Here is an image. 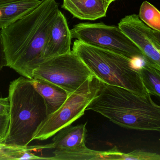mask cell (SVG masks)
<instances>
[{
  "mask_svg": "<svg viewBox=\"0 0 160 160\" xmlns=\"http://www.w3.org/2000/svg\"><path fill=\"white\" fill-rule=\"evenodd\" d=\"M59 10L56 0H43L28 15L1 30L7 66L33 79L34 70L43 62L44 49Z\"/></svg>",
  "mask_w": 160,
  "mask_h": 160,
  "instance_id": "1",
  "label": "cell"
},
{
  "mask_svg": "<svg viewBox=\"0 0 160 160\" xmlns=\"http://www.w3.org/2000/svg\"><path fill=\"white\" fill-rule=\"evenodd\" d=\"M87 110L100 114L122 127L160 132V105L149 93L141 95L104 84Z\"/></svg>",
  "mask_w": 160,
  "mask_h": 160,
  "instance_id": "2",
  "label": "cell"
},
{
  "mask_svg": "<svg viewBox=\"0 0 160 160\" xmlns=\"http://www.w3.org/2000/svg\"><path fill=\"white\" fill-rule=\"evenodd\" d=\"M8 130L2 143L26 147L48 116L44 98L36 90L32 79L20 77L10 83Z\"/></svg>",
  "mask_w": 160,
  "mask_h": 160,
  "instance_id": "3",
  "label": "cell"
},
{
  "mask_svg": "<svg viewBox=\"0 0 160 160\" xmlns=\"http://www.w3.org/2000/svg\"><path fill=\"white\" fill-rule=\"evenodd\" d=\"M73 52L94 76L105 84L119 86L145 95L146 89L135 61L115 53L96 48L76 39Z\"/></svg>",
  "mask_w": 160,
  "mask_h": 160,
  "instance_id": "4",
  "label": "cell"
},
{
  "mask_svg": "<svg viewBox=\"0 0 160 160\" xmlns=\"http://www.w3.org/2000/svg\"><path fill=\"white\" fill-rule=\"evenodd\" d=\"M104 84L94 75L87 80L68 96L57 111L48 116L38 127L33 140H47L84 115L88 106L96 98Z\"/></svg>",
  "mask_w": 160,
  "mask_h": 160,
  "instance_id": "5",
  "label": "cell"
},
{
  "mask_svg": "<svg viewBox=\"0 0 160 160\" xmlns=\"http://www.w3.org/2000/svg\"><path fill=\"white\" fill-rule=\"evenodd\" d=\"M72 38L96 48L110 51L132 61L145 62L142 52L119 28L103 23H82L70 30Z\"/></svg>",
  "mask_w": 160,
  "mask_h": 160,
  "instance_id": "6",
  "label": "cell"
},
{
  "mask_svg": "<svg viewBox=\"0 0 160 160\" xmlns=\"http://www.w3.org/2000/svg\"><path fill=\"white\" fill-rule=\"evenodd\" d=\"M93 75L72 50L43 61L34 70L32 79L43 80L58 85L69 95Z\"/></svg>",
  "mask_w": 160,
  "mask_h": 160,
  "instance_id": "7",
  "label": "cell"
},
{
  "mask_svg": "<svg viewBox=\"0 0 160 160\" xmlns=\"http://www.w3.org/2000/svg\"><path fill=\"white\" fill-rule=\"evenodd\" d=\"M118 26L142 52L145 62L160 71V48L151 38L149 27L136 14L125 16Z\"/></svg>",
  "mask_w": 160,
  "mask_h": 160,
  "instance_id": "8",
  "label": "cell"
},
{
  "mask_svg": "<svg viewBox=\"0 0 160 160\" xmlns=\"http://www.w3.org/2000/svg\"><path fill=\"white\" fill-rule=\"evenodd\" d=\"M72 39L66 18L60 10L44 49L43 61L70 52Z\"/></svg>",
  "mask_w": 160,
  "mask_h": 160,
  "instance_id": "9",
  "label": "cell"
},
{
  "mask_svg": "<svg viewBox=\"0 0 160 160\" xmlns=\"http://www.w3.org/2000/svg\"><path fill=\"white\" fill-rule=\"evenodd\" d=\"M87 123L74 126H70L58 132L53 137L52 142L43 145V148L54 151L68 152L76 151L86 147Z\"/></svg>",
  "mask_w": 160,
  "mask_h": 160,
  "instance_id": "10",
  "label": "cell"
},
{
  "mask_svg": "<svg viewBox=\"0 0 160 160\" xmlns=\"http://www.w3.org/2000/svg\"><path fill=\"white\" fill-rule=\"evenodd\" d=\"M110 4L105 0H63L62 7L74 18L94 21L106 17Z\"/></svg>",
  "mask_w": 160,
  "mask_h": 160,
  "instance_id": "11",
  "label": "cell"
},
{
  "mask_svg": "<svg viewBox=\"0 0 160 160\" xmlns=\"http://www.w3.org/2000/svg\"><path fill=\"white\" fill-rule=\"evenodd\" d=\"M43 0H19L0 5V30L32 12Z\"/></svg>",
  "mask_w": 160,
  "mask_h": 160,
  "instance_id": "12",
  "label": "cell"
},
{
  "mask_svg": "<svg viewBox=\"0 0 160 160\" xmlns=\"http://www.w3.org/2000/svg\"><path fill=\"white\" fill-rule=\"evenodd\" d=\"M32 81L36 90L45 100L48 116L57 111L68 97L65 90L53 84L38 79H32Z\"/></svg>",
  "mask_w": 160,
  "mask_h": 160,
  "instance_id": "13",
  "label": "cell"
},
{
  "mask_svg": "<svg viewBox=\"0 0 160 160\" xmlns=\"http://www.w3.org/2000/svg\"><path fill=\"white\" fill-rule=\"evenodd\" d=\"M54 156L48 157L52 160H120L122 152L115 147L107 151L92 150L85 147L76 151L60 152L54 151Z\"/></svg>",
  "mask_w": 160,
  "mask_h": 160,
  "instance_id": "14",
  "label": "cell"
},
{
  "mask_svg": "<svg viewBox=\"0 0 160 160\" xmlns=\"http://www.w3.org/2000/svg\"><path fill=\"white\" fill-rule=\"evenodd\" d=\"M139 70L148 92L160 99V71L145 63L139 67Z\"/></svg>",
  "mask_w": 160,
  "mask_h": 160,
  "instance_id": "15",
  "label": "cell"
},
{
  "mask_svg": "<svg viewBox=\"0 0 160 160\" xmlns=\"http://www.w3.org/2000/svg\"><path fill=\"white\" fill-rule=\"evenodd\" d=\"M138 16L148 27L160 32V11L152 4L146 1L143 2Z\"/></svg>",
  "mask_w": 160,
  "mask_h": 160,
  "instance_id": "16",
  "label": "cell"
},
{
  "mask_svg": "<svg viewBox=\"0 0 160 160\" xmlns=\"http://www.w3.org/2000/svg\"><path fill=\"white\" fill-rule=\"evenodd\" d=\"M160 160V154L135 150L128 153H121L120 160Z\"/></svg>",
  "mask_w": 160,
  "mask_h": 160,
  "instance_id": "17",
  "label": "cell"
},
{
  "mask_svg": "<svg viewBox=\"0 0 160 160\" xmlns=\"http://www.w3.org/2000/svg\"><path fill=\"white\" fill-rule=\"evenodd\" d=\"M18 147L0 143V160H14Z\"/></svg>",
  "mask_w": 160,
  "mask_h": 160,
  "instance_id": "18",
  "label": "cell"
},
{
  "mask_svg": "<svg viewBox=\"0 0 160 160\" xmlns=\"http://www.w3.org/2000/svg\"><path fill=\"white\" fill-rule=\"evenodd\" d=\"M9 122V113L0 116V140L1 143L4 140L7 133Z\"/></svg>",
  "mask_w": 160,
  "mask_h": 160,
  "instance_id": "19",
  "label": "cell"
},
{
  "mask_svg": "<svg viewBox=\"0 0 160 160\" xmlns=\"http://www.w3.org/2000/svg\"><path fill=\"white\" fill-rule=\"evenodd\" d=\"M9 110L10 103L8 98H0V116L9 113Z\"/></svg>",
  "mask_w": 160,
  "mask_h": 160,
  "instance_id": "20",
  "label": "cell"
},
{
  "mask_svg": "<svg viewBox=\"0 0 160 160\" xmlns=\"http://www.w3.org/2000/svg\"><path fill=\"white\" fill-rule=\"evenodd\" d=\"M7 66V60L5 53L4 48L0 30V70L3 67Z\"/></svg>",
  "mask_w": 160,
  "mask_h": 160,
  "instance_id": "21",
  "label": "cell"
},
{
  "mask_svg": "<svg viewBox=\"0 0 160 160\" xmlns=\"http://www.w3.org/2000/svg\"><path fill=\"white\" fill-rule=\"evenodd\" d=\"M149 32L151 38L160 48V32L153 30L150 27H149Z\"/></svg>",
  "mask_w": 160,
  "mask_h": 160,
  "instance_id": "22",
  "label": "cell"
},
{
  "mask_svg": "<svg viewBox=\"0 0 160 160\" xmlns=\"http://www.w3.org/2000/svg\"><path fill=\"white\" fill-rule=\"evenodd\" d=\"M18 1H19V0H0V5L8 3H11V2Z\"/></svg>",
  "mask_w": 160,
  "mask_h": 160,
  "instance_id": "23",
  "label": "cell"
},
{
  "mask_svg": "<svg viewBox=\"0 0 160 160\" xmlns=\"http://www.w3.org/2000/svg\"><path fill=\"white\" fill-rule=\"evenodd\" d=\"M105 1H107L108 3L111 4L112 2H114V1H116V0H105Z\"/></svg>",
  "mask_w": 160,
  "mask_h": 160,
  "instance_id": "24",
  "label": "cell"
},
{
  "mask_svg": "<svg viewBox=\"0 0 160 160\" xmlns=\"http://www.w3.org/2000/svg\"><path fill=\"white\" fill-rule=\"evenodd\" d=\"M0 143H1V141L0 140Z\"/></svg>",
  "mask_w": 160,
  "mask_h": 160,
  "instance_id": "25",
  "label": "cell"
}]
</instances>
